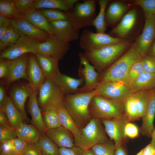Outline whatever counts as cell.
<instances>
[{"instance_id":"obj_24","label":"cell","mask_w":155,"mask_h":155,"mask_svg":"<svg viewBox=\"0 0 155 155\" xmlns=\"http://www.w3.org/2000/svg\"><path fill=\"white\" fill-rule=\"evenodd\" d=\"M155 116V88L151 90L149 104L146 111L142 117V123L140 129L142 134L151 137L154 128V122Z\"/></svg>"},{"instance_id":"obj_20","label":"cell","mask_w":155,"mask_h":155,"mask_svg":"<svg viewBox=\"0 0 155 155\" xmlns=\"http://www.w3.org/2000/svg\"><path fill=\"white\" fill-rule=\"evenodd\" d=\"M46 135L59 148H71L75 146L73 135L68 130L62 126L47 130Z\"/></svg>"},{"instance_id":"obj_59","label":"cell","mask_w":155,"mask_h":155,"mask_svg":"<svg viewBox=\"0 0 155 155\" xmlns=\"http://www.w3.org/2000/svg\"><path fill=\"white\" fill-rule=\"evenodd\" d=\"M82 155H95L91 149L83 150Z\"/></svg>"},{"instance_id":"obj_40","label":"cell","mask_w":155,"mask_h":155,"mask_svg":"<svg viewBox=\"0 0 155 155\" xmlns=\"http://www.w3.org/2000/svg\"><path fill=\"white\" fill-rule=\"evenodd\" d=\"M20 18H22L35 10L33 0H12Z\"/></svg>"},{"instance_id":"obj_31","label":"cell","mask_w":155,"mask_h":155,"mask_svg":"<svg viewBox=\"0 0 155 155\" xmlns=\"http://www.w3.org/2000/svg\"><path fill=\"white\" fill-rule=\"evenodd\" d=\"M22 18L38 29L46 32L51 37L54 36L49 21L40 11L35 10Z\"/></svg>"},{"instance_id":"obj_41","label":"cell","mask_w":155,"mask_h":155,"mask_svg":"<svg viewBox=\"0 0 155 155\" xmlns=\"http://www.w3.org/2000/svg\"><path fill=\"white\" fill-rule=\"evenodd\" d=\"M0 13L10 19L20 18L12 0H0Z\"/></svg>"},{"instance_id":"obj_50","label":"cell","mask_w":155,"mask_h":155,"mask_svg":"<svg viewBox=\"0 0 155 155\" xmlns=\"http://www.w3.org/2000/svg\"><path fill=\"white\" fill-rule=\"evenodd\" d=\"M22 155H43L36 144L28 143L26 148Z\"/></svg>"},{"instance_id":"obj_45","label":"cell","mask_w":155,"mask_h":155,"mask_svg":"<svg viewBox=\"0 0 155 155\" xmlns=\"http://www.w3.org/2000/svg\"><path fill=\"white\" fill-rule=\"evenodd\" d=\"M141 59L132 66L128 72L125 84L129 87L139 76L144 72Z\"/></svg>"},{"instance_id":"obj_36","label":"cell","mask_w":155,"mask_h":155,"mask_svg":"<svg viewBox=\"0 0 155 155\" xmlns=\"http://www.w3.org/2000/svg\"><path fill=\"white\" fill-rule=\"evenodd\" d=\"M36 144L43 155H59V148L46 134H41Z\"/></svg>"},{"instance_id":"obj_55","label":"cell","mask_w":155,"mask_h":155,"mask_svg":"<svg viewBox=\"0 0 155 155\" xmlns=\"http://www.w3.org/2000/svg\"><path fill=\"white\" fill-rule=\"evenodd\" d=\"M7 96L5 94L4 87L2 85H1L0 86V106L3 103Z\"/></svg>"},{"instance_id":"obj_43","label":"cell","mask_w":155,"mask_h":155,"mask_svg":"<svg viewBox=\"0 0 155 155\" xmlns=\"http://www.w3.org/2000/svg\"><path fill=\"white\" fill-rule=\"evenodd\" d=\"M134 3L142 9L146 19H150L155 16V0H136Z\"/></svg>"},{"instance_id":"obj_52","label":"cell","mask_w":155,"mask_h":155,"mask_svg":"<svg viewBox=\"0 0 155 155\" xmlns=\"http://www.w3.org/2000/svg\"><path fill=\"white\" fill-rule=\"evenodd\" d=\"M0 125L7 128L13 129L11 126L5 113L1 108H0Z\"/></svg>"},{"instance_id":"obj_11","label":"cell","mask_w":155,"mask_h":155,"mask_svg":"<svg viewBox=\"0 0 155 155\" xmlns=\"http://www.w3.org/2000/svg\"><path fill=\"white\" fill-rule=\"evenodd\" d=\"M101 121L107 135L114 143L115 148L123 145L126 138L124 127L126 124L129 121L125 115Z\"/></svg>"},{"instance_id":"obj_42","label":"cell","mask_w":155,"mask_h":155,"mask_svg":"<svg viewBox=\"0 0 155 155\" xmlns=\"http://www.w3.org/2000/svg\"><path fill=\"white\" fill-rule=\"evenodd\" d=\"M91 149L95 155H115V148L113 142L109 140L96 144Z\"/></svg>"},{"instance_id":"obj_54","label":"cell","mask_w":155,"mask_h":155,"mask_svg":"<svg viewBox=\"0 0 155 155\" xmlns=\"http://www.w3.org/2000/svg\"><path fill=\"white\" fill-rule=\"evenodd\" d=\"M12 20L0 13V26H9L11 25Z\"/></svg>"},{"instance_id":"obj_23","label":"cell","mask_w":155,"mask_h":155,"mask_svg":"<svg viewBox=\"0 0 155 155\" xmlns=\"http://www.w3.org/2000/svg\"><path fill=\"white\" fill-rule=\"evenodd\" d=\"M35 56L45 79L54 81L61 73L59 69V60L38 54Z\"/></svg>"},{"instance_id":"obj_34","label":"cell","mask_w":155,"mask_h":155,"mask_svg":"<svg viewBox=\"0 0 155 155\" xmlns=\"http://www.w3.org/2000/svg\"><path fill=\"white\" fill-rule=\"evenodd\" d=\"M151 90H142L133 93L140 118L144 115L147 110L150 98Z\"/></svg>"},{"instance_id":"obj_22","label":"cell","mask_w":155,"mask_h":155,"mask_svg":"<svg viewBox=\"0 0 155 155\" xmlns=\"http://www.w3.org/2000/svg\"><path fill=\"white\" fill-rule=\"evenodd\" d=\"M62 100L54 104L57 111L61 126L68 130L73 135L75 143L79 138L81 129L76 124L64 106Z\"/></svg>"},{"instance_id":"obj_13","label":"cell","mask_w":155,"mask_h":155,"mask_svg":"<svg viewBox=\"0 0 155 155\" xmlns=\"http://www.w3.org/2000/svg\"><path fill=\"white\" fill-rule=\"evenodd\" d=\"M28 59L27 53L14 60H7L9 71L5 79L7 85L20 79H25L29 82L27 73Z\"/></svg>"},{"instance_id":"obj_57","label":"cell","mask_w":155,"mask_h":155,"mask_svg":"<svg viewBox=\"0 0 155 155\" xmlns=\"http://www.w3.org/2000/svg\"><path fill=\"white\" fill-rule=\"evenodd\" d=\"M147 54L155 57V36L150 47Z\"/></svg>"},{"instance_id":"obj_35","label":"cell","mask_w":155,"mask_h":155,"mask_svg":"<svg viewBox=\"0 0 155 155\" xmlns=\"http://www.w3.org/2000/svg\"><path fill=\"white\" fill-rule=\"evenodd\" d=\"M109 1L108 0H100L98 1L100 7L99 12L92 20V25L96 29V32L105 33L106 27L105 22L106 10Z\"/></svg>"},{"instance_id":"obj_10","label":"cell","mask_w":155,"mask_h":155,"mask_svg":"<svg viewBox=\"0 0 155 155\" xmlns=\"http://www.w3.org/2000/svg\"><path fill=\"white\" fill-rule=\"evenodd\" d=\"M38 91V102L42 109L62 100L66 94L55 82L47 79H45L40 86Z\"/></svg>"},{"instance_id":"obj_33","label":"cell","mask_w":155,"mask_h":155,"mask_svg":"<svg viewBox=\"0 0 155 155\" xmlns=\"http://www.w3.org/2000/svg\"><path fill=\"white\" fill-rule=\"evenodd\" d=\"M43 121L47 130L61 126L58 114L54 104L49 105L42 110Z\"/></svg>"},{"instance_id":"obj_47","label":"cell","mask_w":155,"mask_h":155,"mask_svg":"<svg viewBox=\"0 0 155 155\" xmlns=\"http://www.w3.org/2000/svg\"><path fill=\"white\" fill-rule=\"evenodd\" d=\"M140 131L138 127L135 124L129 121L125 126L124 134L126 138L134 139L139 136Z\"/></svg>"},{"instance_id":"obj_48","label":"cell","mask_w":155,"mask_h":155,"mask_svg":"<svg viewBox=\"0 0 155 155\" xmlns=\"http://www.w3.org/2000/svg\"><path fill=\"white\" fill-rule=\"evenodd\" d=\"M15 130L0 125V142L3 143L11 139L16 138Z\"/></svg>"},{"instance_id":"obj_61","label":"cell","mask_w":155,"mask_h":155,"mask_svg":"<svg viewBox=\"0 0 155 155\" xmlns=\"http://www.w3.org/2000/svg\"><path fill=\"white\" fill-rule=\"evenodd\" d=\"M0 155H16L14 153L10 151H1Z\"/></svg>"},{"instance_id":"obj_6","label":"cell","mask_w":155,"mask_h":155,"mask_svg":"<svg viewBox=\"0 0 155 155\" xmlns=\"http://www.w3.org/2000/svg\"><path fill=\"white\" fill-rule=\"evenodd\" d=\"M96 2L89 0L77 3L71 11L67 12L69 20L75 29L78 30L85 26L92 25L94 19Z\"/></svg>"},{"instance_id":"obj_49","label":"cell","mask_w":155,"mask_h":155,"mask_svg":"<svg viewBox=\"0 0 155 155\" xmlns=\"http://www.w3.org/2000/svg\"><path fill=\"white\" fill-rule=\"evenodd\" d=\"M83 151L75 146L71 148L60 147L59 148V155H82Z\"/></svg>"},{"instance_id":"obj_37","label":"cell","mask_w":155,"mask_h":155,"mask_svg":"<svg viewBox=\"0 0 155 155\" xmlns=\"http://www.w3.org/2000/svg\"><path fill=\"white\" fill-rule=\"evenodd\" d=\"M27 144V142L16 137L1 143V151H10L16 155H22Z\"/></svg>"},{"instance_id":"obj_58","label":"cell","mask_w":155,"mask_h":155,"mask_svg":"<svg viewBox=\"0 0 155 155\" xmlns=\"http://www.w3.org/2000/svg\"><path fill=\"white\" fill-rule=\"evenodd\" d=\"M8 27L5 26H0V39L5 33L8 29Z\"/></svg>"},{"instance_id":"obj_62","label":"cell","mask_w":155,"mask_h":155,"mask_svg":"<svg viewBox=\"0 0 155 155\" xmlns=\"http://www.w3.org/2000/svg\"><path fill=\"white\" fill-rule=\"evenodd\" d=\"M143 149L140 151L136 155H142Z\"/></svg>"},{"instance_id":"obj_27","label":"cell","mask_w":155,"mask_h":155,"mask_svg":"<svg viewBox=\"0 0 155 155\" xmlns=\"http://www.w3.org/2000/svg\"><path fill=\"white\" fill-rule=\"evenodd\" d=\"M78 0H36L34 1L35 9L46 8L58 9L67 12L71 11Z\"/></svg>"},{"instance_id":"obj_17","label":"cell","mask_w":155,"mask_h":155,"mask_svg":"<svg viewBox=\"0 0 155 155\" xmlns=\"http://www.w3.org/2000/svg\"><path fill=\"white\" fill-rule=\"evenodd\" d=\"M11 25L21 35L40 42L44 41L51 37L46 32L38 29L22 18L12 19Z\"/></svg>"},{"instance_id":"obj_21","label":"cell","mask_w":155,"mask_h":155,"mask_svg":"<svg viewBox=\"0 0 155 155\" xmlns=\"http://www.w3.org/2000/svg\"><path fill=\"white\" fill-rule=\"evenodd\" d=\"M38 90H34L29 98L28 108L31 117V123L42 134H46L47 129L44 123L42 112L38 104Z\"/></svg>"},{"instance_id":"obj_38","label":"cell","mask_w":155,"mask_h":155,"mask_svg":"<svg viewBox=\"0 0 155 155\" xmlns=\"http://www.w3.org/2000/svg\"><path fill=\"white\" fill-rule=\"evenodd\" d=\"M21 35L11 25L0 39V50L3 51L15 44Z\"/></svg>"},{"instance_id":"obj_19","label":"cell","mask_w":155,"mask_h":155,"mask_svg":"<svg viewBox=\"0 0 155 155\" xmlns=\"http://www.w3.org/2000/svg\"><path fill=\"white\" fill-rule=\"evenodd\" d=\"M155 36V16L146 19L142 32L135 43L142 57L147 54Z\"/></svg>"},{"instance_id":"obj_15","label":"cell","mask_w":155,"mask_h":155,"mask_svg":"<svg viewBox=\"0 0 155 155\" xmlns=\"http://www.w3.org/2000/svg\"><path fill=\"white\" fill-rule=\"evenodd\" d=\"M81 72L84 81V85L80 88L78 92L92 91L95 89L99 83L98 74L93 65H91L84 54H79Z\"/></svg>"},{"instance_id":"obj_8","label":"cell","mask_w":155,"mask_h":155,"mask_svg":"<svg viewBox=\"0 0 155 155\" xmlns=\"http://www.w3.org/2000/svg\"><path fill=\"white\" fill-rule=\"evenodd\" d=\"M94 90L97 95L123 103L133 93L129 86L119 82H100Z\"/></svg>"},{"instance_id":"obj_30","label":"cell","mask_w":155,"mask_h":155,"mask_svg":"<svg viewBox=\"0 0 155 155\" xmlns=\"http://www.w3.org/2000/svg\"><path fill=\"white\" fill-rule=\"evenodd\" d=\"M84 81L83 78L76 79L61 73L54 82L66 94L78 92Z\"/></svg>"},{"instance_id":"obj_44","label":"cell","mask_w":155,"mask_h":155,"mask_svg":"<svg viewBox=\"0 0 155 155\" xmlns=\"http://www.w3.org/2000/svg\"><path fill=\"white\" fill-rule=\"evenodd\" d=\"M40 12L49 21L69 20L68 14L66 12L53 9H44Z\"/></svg>"},{"instance_id":"obj_2","label":"cell","mask_w":155,"mask_h":155,"mask_svg":"<svg viewBox=\"0 0 155 155\" xmlns=\"http://www.w3.org/2000/svg\"><path fill=\"white\" fill-rule=\"evenodd\" d=\"M142 58L135 42L133 43L127 51L107 68L99 82L114 81L125 84L131 68Z\"/></svg>"},{"instance_id":"obj_32","label":"cell","mask_w":155,"mask_h":155,"mask_svg":"<svg viewBox=\"0 0 155 155\" xmlns=\"http://www.w3.org/2000/svg\"><path fill=\"white\" fill-rule=\"evenodd\" d=\"M132 92L150 90L155 88V73L144 72L130 86Z\"/></svg>"},{"instance_id":"obj_26","label":"cell","mask_w":155,"mask_h":155,"mask_svg":"<svg viewBox=\"0 0 155 155\" xmlns=\"http://www.w3.org/2000/svg\"><path fill=\"white\" fill-rule=\"evenodd\" d=\"M130 7L129 4L122 1H115L111 3L106 12V26L113 24L121 19Z\"/></svg>"},{"instance_id":"obj_29","label":"cell","mask_w":155,"mask_h":155,"mask_svg":"<svg viewBox=\"0 0 155 155\" xmlns=\"http://www.w3.org/2000/svg\"><path fill=\"white\" fill-rule=\"evenodd\" d=\"M0 108L5 113L11 126L14 130L23 122L24 120L22 115L15 106L10 97L7 96L0 106Z\"/></svg>"},{"instance_id":"obj_4","label":"cell","mask_w":155,"mask_h":155,"mask_svg":"<svg viewBox=\"0 0 155 155\" xmlns=\"http://www.w3.org/2000/svg\"><path fill=\"white\" fill-rule=\"evenodd\" d=\"M89 110L92 118L100 121L125 115L123 103L97 95L91 100Z\"/></svg>"},{"instance_id":"obj_5","label":"cell","mask_w":155,"mask_h":155,"mask_svg":"<svg viewBox=\"0 0 155 155\" xmlns=\"http://www.w3.org/2000/svg\"><path fill=\"white\" fill-rule=\"evenodd\" d=\"M108 140L101 121L92 118L89 123L81 129L79 137L75 144V146L84 150Z\"/></svg>"},{"instance_id":"obj_25","label":"cell","mask_w":155,"mask_h":155,"mask_svg":"<svg viewBox=\"0 0 155 155\" xmlns=\"http://www.w3.org/2000/svg\"><path fill=\"white\" fill-rule=\"evenodd\" d=\"M27 73L29 83L34 90H38L45 79L35 56L32 55L29 57Z\"/></svg>"},{"instance_id":"obj_9","label":"cell","mask_w":155,"mask_h":155,"mask_svg":"<svg viewBox=\"0 0 155 155\" xmlns=\"http://www.w3.org/2000/svg\"><path fill=\"white\" fill-rule=\"evenodd\" d=\"M70 47L69 43L55 36L51 37L44 41L37 43L34 46V54H38L59 60L63 59Z\"/></svg>"},{"instance_id":"obj_16","label":"cell","mask_w":155,"mask_h":155,"mask_svg":"<svg viewBox=\"0 0 155 155\" xmlns=\"http://www.w3.org/2000/svg\"><path fill=\"white\" fill-rule=\"evenodd\" d=\"M54 36L65 42L69 43L77 40L78 30L75 29L69 20L49 21Z\"/></svg>"},{"instance_id":"obj_46","label":"cell","mask_w":155,"mask_h":155,"mask_svg":"<svg viewBox=\"0 0 155 155\" xmlns=\"http://www.w3.org/2000/svg\"><path fill=\"white\" fill-rule=\"evenodd\" d=\"M141 60L144 72L155 73V57L147 54L142 57Z\"/></svg>"},{"instance_id":"obj_1","label":"cell","mask_w":155,"mask_h":155,"mask_svg":"<svg viewBox=\"0 0 155 155\" xmlns=\"http://www.w3.org/2000/svg\"><path fill=\"white\" fill-rule=\"evenodd\" d=\"M96 95L94 90L88 92L66 94L63 98L64 106L80 129L84 127L92 118L89 106Z\"/></svg>"},{"instance_id":"obj_14","label":"cell","mask_w":155,"mask_h":155,"mask_svg":"<svg viewBox=\"0 0 155 155\" xmlns=\"http://www.w3.org/2000/svg\"><path fill=\"white\" fill-rule=\"evenodd\" d=\"M34 90L29 83L15 85L10 90V97L15 106L22 115L24 120H28L25 108L26 101Z\"/></svg>"},{"instance_id":"obj_51","label":"cell","mask_w":155,"mask_h":155,"mask_svg":"<svg viewBox=\"0 0 155 155\" xmlns=\"http://www.w3.org/2000/svg\"><path fill=\"white\" fill-rule=\"evenodd\" d=\"M9 71V67L7 60L0 59V78L5 79Z\"/></svg>"},{"instance_id":"obj_60","label":"cell","mask_w":155,"mask_h":155,"mask_svg":"<svg viewBox=\"0 0 155 155\" xmlns=\"http://www.w3.org/2000/svg\"><path fill=\"white\" fill-rule=\"evenodd\" d=\"M151 137V141L150 143L155 147V127L153 131Z\"/></svg>"},{"instance_id":"obj_39","label":"cell","mask_w":155,"mask_h":155,"mask_svg":"<svg viewBox=\"0 0 155 155\" xmlns=\"http://www.w3.org/2000/svg\"><path fill=\"white\" fill-rule=\"evenodd\" d=\"M125 114L129 121L139 119L133 93L128 97L123 103Z\"/></svg>"},{"instance_id":"obj_56","label":"cell","mask_w":155,"mask_h":155,"mask_svg":"<svg viewBox=\"0 0 155 155\" xmlns=\"http://www.w3.org/2000/svg\"><path fill=\"white\" fill-rule=\"evenodd\" d=\"M115 155H127L125 149L123 145L115 148Z\"/></svg>"},{"instance_id":"obj_18","label":"cell","mask_w":155,"mask_h":155,"mask_svg":"<svg viewBox=\"0 0 155 155\" xmlns=\"http://www.w3.org/2000/svg\"><path fill=\"white\" fill-rule=\"evenodd\" d=\"M137 15L136 8H133L129 9L121 18L118 24L111 31L110 35L115 37L126 39L136 24Z\"/></svg>"},{"instance_id":"obj_28","label":"cell","mask_w":155,"mask_h":155,"mask_svg":"<svg viewBox=\"0 0 155 155\" xmlns=\"http://www.w3.org/2000/svg\"><path fill=\"white\" fill-rule=\"evenodd\" d=\"M17 137L28 143L36 144L39 141L41 134L33 125L23 122L15 130Z\"/></svg>"},{"instance_id":"obj_7","label":"cell","mask_w":155,"mask_h":155,"mask_svg":"<svg viewBox=\"0 0 155 155\" xmlns=\"http://www.w3.org/2000/svg\"><path fill=\"white\" fill-rule=\"evenodd\" d=\"M126 39L114 37L105 33H94L86 29L82 34L80 46L85 51H92L120 43Z\"/></svg>"},{"instance_id":"obj_3","label":"cell","mask_w":155,"mask_h":155,"mask_svg":"<svg viewBox=\"0 0 155 155\" xmlns=\"http://www.w3.org/2000/svg\"><path fill=\"white\" fill-rule=\"evenodd\" d=\"M132 43L126 39L116 44L85 51L84 55L95 69L102 70L111 65L127 51Z\"/></svg>"},{"instance_id":"obj_12","label":"cell","mask_w":155,"mask_h":155,"mask_svg":"<svg viewBox=\"0 0 155 155\" xmlns=\"http://www.w3.org/2000/svg\"><path fill=\"white\" fill-rule=\"evenodd\" d=\"M39 42L40 41L21 35L15 44L1 53L0 59L12 60L28 53L34 54L35 45Z\"/></svg>"},{"instance_id":"obj_53","label":"cell","mask_w":155,"mask_h":155,"mask_svg":"<svg viewBox=\"0 0 155 155\" xmlns=\"http://www.w3.org/2000/svg\"><path fill=\"white\" fill-rule=\"evenodd\" d=\"M142 149V155H155V147L150 143Z\"/></svg>"}]
</instances>
